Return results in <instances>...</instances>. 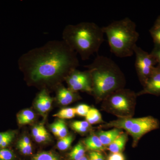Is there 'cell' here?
<instances>
[{
	"label": "cell",
	"mask_w": 160,
	"mask_h": 160,
	"mask_svg": "<svg viewBox=\"0 0 160 160\" xmlns=\"http://www.w3.org/2000/svg\"><path fill=\"white\" fill-rule=\"evenodd\" d=\"M143 86L142 90L137 93V96L146 94L160 96V72L156 68Z\"/></svg>",
	"instance_id": "9"
},
{
	"label": "cell",
	"mask_w": 160,
	"mask_h": 160,
	"mask_svg": "<svg viewBox=\"0 0 160 160\" xmlns=\"http://www.w3.org/2000/svg\"><path fill=\"white\" fill-rule=\"evenodd\" d=\"M123 132L122 129L114 128L108 131L100 130L96 135L101 140L103 146L106 147H108Z\"/></svg>",
	"instance_id": "12"
},
{
	"label": "cell",
	"mask_w": 160,
	"mask_h": 160,
	"mask_svg": "<svg viewBox=\"0 0 160 160\" xmlns=\"http://www.w3.org/2000/svg\"><path fill=\"white\" fill-rule=\"evenodd\" d=\"M135 67L140 82L144 86L155 69L156 61L150 53L137 45L135 47Z\"/></svg>",
	"instance_id": "6"
},
{
	"label": "cell",
	"mask_w": 160,
	"mask_h": 160,
	"mask_svg": "<svg viewBox=\"0 0 160 160\" xmlns=\"http://www.w3.org/2000/svg\"><path fill=\"white\" fill-rule=\"evenodd\" d=\"M137 95L134 91L125 88L118 89L103 100L102 107L118 118H132Z\"/></svg>",
	"instance_id": "5"
},
{
	"label": "cell",
	"mask_w": 160,
	"mask_h": 160,
	"mask_svg": "<svg viewBox=\"0 0 160 160\" xmlns=\"http://www.w3.org/2000/svg\"><path fill=\"white\" fill-rule=\"evenodd\" d=\"M89 160V158L86 156H84V157H83L82 158H81V159H80L79 160Z\"/></svg>",
	"instance_id": "37"
},
{
	"label": "cell",
	"mask_w": 160,
	"mask_h": 160,
	"mask_svg": "<svg viewBox=\"0 0 160 160\" xmlns=\"http://www.w3.org/2000/svg\"><path fill=\"white\" fill-rule=\"evenodd\" d=\"M68 88L72 91L92 93L91 77L89 70L81 71L77 69L71 72L65 79Z\"/></svg>",
	"instance_id": "8"
},
{
	"label": "cell",
	"mask_w": 160,
	"mask_h": 160,
	"mask_svg": "<svg viewBox=\"0 0 160 160\" xmlns=\"http://www.w3.org/2000/svg\"><path fill=\"white\" fill-rule=\"evenodd\" d=\"M59 129L57 137L61 138L67 136L68 135V130L66 122L63 120H58Z\"/></svg>",
	"instance_id": "24"
},
{
	"label": "cell",
	"mask_w": 160,
	"mask_h": 160,
	"mask_svg": "<svg viewBox=\"0 0 160 160\" xmlns=\"http://www.w3.org/2000/svg\"><path fill=\"white\" fill-rule=\"evenodd\" d=\"M46 129L43 125H36L34 126L32 129V134L35 141L39 137L43 130Z\"/></svg>",
	"instance_id": "26"
},
{
	"label": "cell",
	"mask_w": 160,
	"mask_h": 160,
	"mask_svg": "<svg viewBox=\"0 0 160 160\" xmlns=\"http://www.w3.org/2000/svg\"><path fill=\"white\" fill-rule=\"evenodd\" d=\"M154 25H157V26H160V16L157 19L156 21L155 22Z\"/></svg>",
	"instance_id": "36"
},
{
	"label": "cell",
	"mask_w": 160,
	"mask_h": 160,
	"mask_svg": "<svg viewBox=\"0 0 160 160\" xmlns=\"http://www.w3.org/2000/svg\"><path fill=\"white\" fill-rule=\"evenodd\" d=\"M29 160H62L61 156L53 151H42L32 156Z\"/></svg>",
	"instance_id": "17"
},
{
	"label": "cell",
	"mask_w": 160,
	"mask_h": 160,
	"mask_svg": "<svg viewBox=\"0 0 160 160\" xmlns=\"http://www.w3.org/2000/svg\"><path fill=\"white\" fill-rule=\"evenodd\" d=\"M85 67L91 77L92 93L98 102H102L113 92L125 87V75L110 58L98 55L92 63Z\"/></svg>",
	"instance_id": "2"
},
{
	"label": "cell",
	"mask_w": 160,
	"mask_h": 160,
	"mask_svg": "<svg viewBox=\"0 0 160 160\" xmlns=\"http://www.w3.org/2000/svg\"><path fill=\"white\" fill-rule=\"evenodd\" d=\"M108 39L110 51L117 57H129L134 54L139 37L136 24L129 18L114 21L102 27Z\"/></svg>",
	"instance_id": "4"
},
{
	"label": "cell",
	"mask_w": 160,
	"mask_h": 160,
	"mask_svg": "<svg viewBox=\"0 0 160 160\" xmlns=\"http://www.w3.org/2000/svg\"><path fill=\"white\" fill-rule=\"evenodd\" d=\"M16 132L10 130L0 132V149L9 148L14 140Z\"/></svg>",
	"instance_id": "15"
},
{
	"label": "cell",
	"mask_w": 160,
	"mask_h": 160,
	"mask_svg": "<svg viewBox=\"0 0 160 160\" xmlns=\"http://www.w3.org/2000/svg\"><path fill=\"white\" fill-rule=\"evenodd\" d=\"M102 28L91 22L68 25L62 32V40L83 61L97 53L104 42Z\"/></svg>",
	"instance_id": "3"
},
{
	"label": "cell",
	"mask_w": 160,
	"mask_h": 160,
	"mask_svg": "<svg viewBox=\"0 0 160 160\" xmlns=\"http://www.w3.org/2000/svg\"><path fill=\"white\" fill-rule=\"evenodd\" d=\"M56 91V98L57 102L61 106H67L80 98L78 92L72 91L64 86L59 85Z\"/></svg>",
	"instance_id": "11"
},
{
	"label": "cell",
	"mask_w": 160,
	"mask_h": 160,
	"mask_svg": "<svg viewBox=\"0 0 160 160\" xmlns=\"http://www.w3.org/2000/svg\"><path fill=\"white\" fill-rule=\"evenodd\" d=\"M107 160H125V158L122 152L112 153L108 157Z\"/></svg>",
	"instance_id": "32"
},
{
	"label": "cell",
	"mask_w": 160,
	"mask_h": 160,
	"mask_svg": "<svg viewBox=\"0 0 160 160\" xmlns=\"http://www.w3.org/2000/svg\"><path fill=\"white\" fill-rule=\"evenodd\" d=\"M127 140H128V133L127 132H123L112 143H111L108 146L107 148L112 153L122 152L125 149Z\"/></svg>",
	"instance_id": "14"
},
{
	"label": "cell",
	"mask_w": 160,
	"mask_h": 160,
	"mask_svg": "<svg viewBox=\"0 0 160 160\" xmlns=\"http://www.w3.org/2000/svg\"><path fill=\"white\" fill-rule=\"evenodd\" d=\"M18 66L28 84L47 89L65 80L79 62L77 53L64 41L53 40L22 55Z\"/></svg>",
	"instance_id": "1"
},
{
	"label": "cell",
	"mask_w": 160,
	"mask_h": 160,
	"mask_svg": "<svg viewBox=\"0 0 160 160\" xmlns=\"http://www.w3.org/2000/svg\"><path fill=\"white\" fill-rule=\"evenodd\" d=\"M75 108L76 114L79 116L86 117V115L91 107L86 104H82L78 105Z\"/></svg>",
	"instance_id": "25"
},
{
	"label": "cell",
	"mask_w": 160,
	"mask_h": 160,
	"mask_svg": "<svg viewBox=\"0 0 160 160\" xmlns=\"http://www.w3.org/2000/svg\"><path fill=\"white\" fill-rule=\"evenodd\" d=\"M0 160H18V158L12 149H0Z\"/></svg>",
	"instance_id": "22"
},
{
	"label": "cell",
	"mask_w": 160,
	"mask_h": 160,
	"mask_svg": "<svg viewBox=\"0 0 160 160\" xmlns=\"http://www.w3.org/2000/svg\"><path fill=\"white\" fill-rule=\"evenodd\" d=\"M35 117V114L33 111L30 109H25L18 113L17 121L20 125H28L32 122Z\"/></svg>",
	"instance_id": "16"
},
{
	"label": "cell",
	"mask_w": 160,
	"mask_h": 160,
	"mask_svg": "<svg viewBox=\"0 0 160 160\" xmlns=\"http://www.w3.org/2000/svg\"><path fill=\"white\" fill-rule=\"evenodd\" d=\"M74 137L72 134H68L65 137L61 138L57 143V147L61 151H66L69 149L73 142Z\"/></svg>",
	"instance_id": "20"
},
{
	"label": "cell",
	"mask_w": 160,
	"mask_h": 160,
	"mask_svg": "<svg viewBox=\"0 0 160 160\" xmlns=\"http://www.w3.org/2000/svg\"><path fill=\"white\" fill-rule=\"evenodd\" d=\"M75 108H64L60 110L56 114H54V117L58 118L60 119L64 120L67 119H71L74 118L76 115Z\"/></svg>",
	"instance_id": "21"
},
{
	"label": "cell",
	"mask_w": 160,
	"mask_h": 160,
	"mask_svg": "<svg viewBox=\"0 0 160 160\" xmlns=\"http://www.w3.org/2000/svg\"><path fill=\"white\" fill-rule=\"evenodd\" d=\"M72 124L74 125H77L82 127H84V128H87V129H90V125L88 122L86 121H75V122H72Z\"/></svg>",
	"instance_id": "35"
},
{
	"label": "cell",
	"mask_w": 160,
	"mask_h": 160,
	"mask_svg": "<svg viewBox=\"0 0 160 160\" xmlns=\"http://www.w3.org/2000/svg\"><path fill=\"white\" fill-rule=\"evenodd\" d=\"M159 127L160 122L158 120L151 116L143 118H134L130 129L127 133L132 138V146L135 147L138 145L140 139L144 135L149 132L158 129Z\"/></svg>",
	"instance_id": "7"
},
{
	"label": "cell",
	"mask_w": 160,
	"mask_h": 160,
	"mask_svg": "<svg viewBox=\"0 0 160 160\" xmlns=\"http://www.w3.org/2000/svg\"><path fill=\"white\" fill-rule=\"evenodd\" d=\"M155 46H160V26L154 25L149 30Z\"/></svg>",
	"instance_id": "23"
},
{
	"label": "cell",
	"mask_w": 160,
	"mask_h": 160,
	"mask_svg": "<svg viewBox=\"0 0 160 160\" xmlns=\"http://www.w3.org/2000/svg\"><path fill=\"white\" fill-rule=\"evenodd\" d=\"M22 143L27 147L29 152L32 155V145L31 141L29 137L26 136H23L22 138L19 140Z\"/></svg>",
	"instance_id": "31"
},
{
	"label": "cell",
	"mask_w": 160,
	"mask_h": 160,
	"mask_svg": "<svg viewBox=\"0 0 160 160\" xmlns=\"http://www.w3.org/2000/svg\"><path fill=\"white\" fill-rule=\"evenodd\" d=\"M71 127L75 131L79 133H86L89 130V129H87V128H84V127H82L77 125H74V124L71 123Z\"/></svg>",
	"instance_id": "33"
},
{
	"label": "cell",
	"mask_w": 160,
	"mask_h": 160,
	"mask_svg": "<svg viewBox=\"0 0 160 160\" xmlns=\"http://www.w3.org/2000/svg\"><path fill=\"white\" fill-rule=\"evenodd\" d=\"M89 160H105V158L101 152L90 151L89 153Z\"/></svg>",
	"instance_id": "27"
},
{
	"label": "cell",
	"mask_w": 160,
	"mask_h": 160,
	"mask_svg": "<svg viewBox=\"0 0 160 160\" xmlns=\"http://www.w3.org/2000/svg\"><path fill=\"white\" fill-rule=\"evenodd\" d=\"M17 148L19 151L23 155L30 156L32 155L27 149V147L20 140H19L17 144Z\"/></svg>",
	"instance_id": "30"
},
{
	"label": "cell",
	"mask_w": 160,
	"mask_h": 160,
	"mask_svg": "<svg viewBox=\"0 0 160 160\" xmlns=\"http://www.w3.org/2000/svg\"><path fill=\"white\" fill-rule=\"evenodd\" d=\"M50 130L56 136H57L58 132L59 125L58 121L52 123L50 126Z\"/></svg>",
	"instance_id": "34"
},
{
	"label": "cell",
	"mask_w": 160,
	"mask_h": 160,
	"mask_svg": "<svg viewBox=\"0 0 160 160\" xmlns=\"http://www.w3.org/2000/svg\"><path fill=\"white\" fill-rule=\"evenodd\" d=\"M150 54L154 58L157 63H158V66L160 67V46H155Z\"/></svg>",
	"instance_id": "29"
},
{
	"label": "cell",
	"mask_w": 160,
	"mask_h": 160,
	"mask_svg": "<svg viewBox=\"0 0 160 160\" xmlns=\"http://www.w3.org/2000/svg\"><path fill=\"white\" fill-rule=\"evenodd\" d=\"M52 102L53 98L49 95L48 90L42 89L35 99L34 106L38 112L44 114L51 109Z\"/></svg>",
	"instance_id": "10"
},
{
	"label": "cell",
	"mask_w": 160,
	"mask_h": 160,
	"mask_svg": "<svg viewBox=\"0 0 160 160\" xmlns=\"http://www.w3.org/2000/svg\"><path fill=\"white\" fill-rule=\"evenodd\" d=\"M156 68L157 70L160 72V67L157 66V67H156Z\"/></svg>",
	"instance_id": "38"
},
{
	"label": "cell",
	"mask_w": 160,
	"mask_h": 160,
	"mask_svg": "<svg viewBox=\"0 0 160 160\" xmlns=\"http://www.w3.org/2000/svg\"><path fill=\"white\" fill-rule=\"evenodd\" d=\"M86 121L90 125L103 122L100 112L95 108H90L86 116Z\"/></svg>",
	"instance_id": "19"
},
{
	"label": "cell",
	"mask_w": 160,
	"mask_h": 160,
	"mask_svg": "<svg viewBox=\"0 0 160 160\" xmlns=\"http://www.w3.org/2000/svg\"><path fill=\"white\" fill-rule=\"evenodd\" d=\"M49 139H50V137H49V132L45 129L35 141L38 143L46 142L47 141H49Z\"/></svg>",
	"instance_id": "28"
},
{
	"label": "cell",
	"mask_w": 160,
	"mask_h": 160,
	"mask_svg": "<svg viewBox=\"0 0 160 160\" xmlns=\"http://www.w3.org/2000/svg\"><path fill=\"white\" fill-rule=\"evenodd\" d=\"M85 147L90 151H103L105 147L96 134L91 135L84 141Z\"/></svg>",
	"instance_id": "13"
},
{
	"label": "cell",
	"mask_w": 160,
	"mask_h": 160,
	"mask_svg": "<svg viewBox=\"0 0 160 160\" xmlns=\"http://www.w3.org/2000/svg\"><path fill=\"white\" fill-rule=\"evenodd\" d=\"M86 149L82 143H78L68 154L69 160H78L85 155Z\"/></svg>",
	"instance_id": "18"
}]
</instances>
